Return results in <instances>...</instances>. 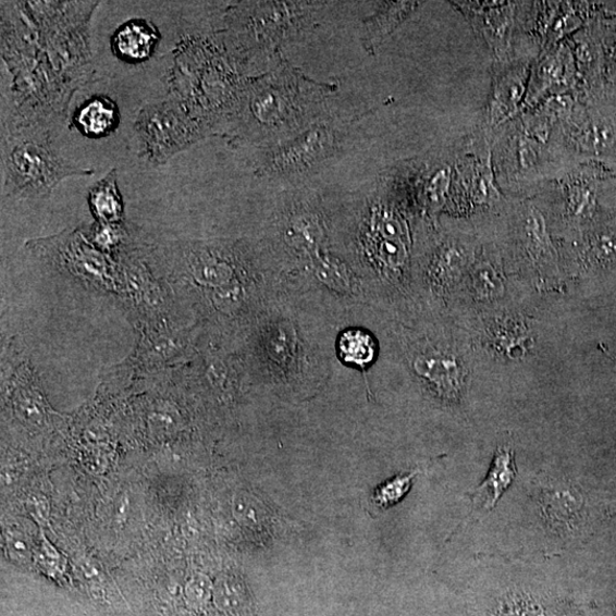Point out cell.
<instances>
[{"label":"cell","mask_w":616,"mask_h":616,"mask_svg":"<svg viewBox=\"0 0 616 616\" xmlns=\"http://www.w3.org/2000/svg\"><path fill=\"white\" fill-rule=\"evenodd\" d=\"M297 303V296H275L235 347L251 384L282 395L307 396L327 382L330 352L298 317Z\"/></svg>","instance_id":"6da1fadb"},{"label":"cell","mask_w":616,"mask_h":616,"mask_svg":"<svg viewBox=\"0 0 616 616\" xmlns=\"http://www.w3.org/2000/svg\"><path fill=\"white\" fill-rule=\"evenodd\" d=\"M148 256L187 318L199 301L236 284L263 280L275 284L267 257L243 241L164 242L151 244Z\"/></svg>","instance_id":"7a4b0ae2"},{"label":"cell","mask_w":616,"mask_h":616,"mask_svg":"<svg viewBox=\"0 0 616 616\" xmlns=\"http://www.w3.org/2000/svg\"><path fill=\"white\" fill-rule=\"evenodd\" d=\"M490 137L495 182L508 198H531L542 184L560 177L582 162L519 115Z\"/></svg>","instance_id":"3957f363"},{"label":"cell","mask_w":616,"mask_h":616,"mask_svg":"<svg viewBox=\"0 0 616 616\" xmlns=\"http://www.w3.org/2000/svg\"><path fill=\"white\" fill-rule=\"evenodd\" d=\"M54 133L42 127L4 131L2 160L8 197L49 198L64 180L94 175V170L78 168L59 152Z\"/></svg>","instance_id":"277c9868"},{"label":"cell","mask_w":616,"mask_h":616,"mask_svg":"<svg viewBox=\"0 0 616 616\" xmlns=\"http://www.w3.org/2000/svg\"><path fill=\"white\" fill-rule=\"evenodd\" d=\"M135 346L120 365L107 370L101 389L130 390L138 379L193 362L204 333L202 325L186 320L138 324Z\"/></svg>","instance_id":"5b68a950"},{"label":"cell","mask_w":616,"mask_h":616,"mask_svg":"<svg viewBox=\"0 0 616 616\" xmlns=\"http://www.w3.org/2000/svg\"><path fill=\"white\" fill-rule=\"evenodd\" d=\"M615 172L604 160H586L560 177L542 184L535 204L564 230L581 232L600 222L606 205L605 182Z\"/></svg>","instance_id":"8992f818"},{"label":"cell","mask_w":616,"mask_h":616,"mask_svg":"<svg viewBox=\"0 0 616 616\" xmlns=\"http://www.w3.org/2000/svg\"><path fill=\"white\" fill-rule=\"evenodd\" d=\"M25 248L40 262L76 280L86 289L113 298L120 289V263L89 242L84 226L30 239Z\"/></svg>","instance_id":"52a82bcc"},{"label":"cell","mask_w":616,"mask_h":616,"mask_svg":"<svg viewBox=\"0 0 616 616\" xmlns=\"http://www.w3.org/2000/svg\"><path fill=\"white\" fill-rule=\"evenodd\" d=\"M147 239L116 257L120 263V289L114 297L133 325L168 320H189L170 288L149 262Z\"/></svg>","instance_id":"ba28073f"},{"label":"cell","mask_w":616,"mask_h":616,"mask_svg":"<svg viewBox=\"0 0 616 616\" xmlns=\"http://www.w3.org/2000/svg\"><path fill=\"white\" fill-rule=\"evenodd\" d=\"M134 130L139 157L155 168L192 148L206 133L195 118L170 98L141 108Z\"/></svg>","instance_id":"9c48e42d"},{"label":"cell","mask_w":616,"mask_h":616,"mask_svg":"<svg viewBox=\"0 0 616 616\" xmlns=\"http://www.w3.org/2000/svg\"><path fill=\"white\" fill-rule=\"evenodd\" d=\"M2 390L13 418L22 428L40 432L52 424L54 414L44 395L38 373L16 337L3 342Z\"/></svg>","instance_id":"30bf717a"},{"label":"cell","mask_w":616,"mask_h":616,"mask_svg":"<svg viewBox=\"0 0 616 616\" xmlns=\"http://www.w3.org/2000/svg\"><path fill=\"white\" fill-rule=\"evenodd\" d=\"M455 9L486 46L493 62L516 60L520 2H455Z\"/></svg>","instance_id":"8fae6325"},{"label":"cell","mask_w":616,"mask_h":616,"mask_svg":"<svg viewBox=\"0 0 616 616\" xmlns=\"http://www.w3.org/2000/svg\"><path fill=\"white\" fill-rule=\"evenodd\" d=\"M576 59L567 40L544 49L533 62L528 91L519 113L567 93H577Z\"/></svg>","instance_id":"7c38bea8"},{"label":"cell","mask_w":616,"mask_h":616,"mask_svg":"<svg viewBox=\"0 0 616 616\" xmlns=\"http://www.w3.org/2000/svg\"><path fill=\"white\" fill-rule=\"evenodd\" d=\"M532 64L533 61L529 60L506 63L492 61L485 108V131L489 136L519 114L528 91Z\"/></svg>","instance_id":"4fadbf2b"},{"label":"cell","mask_w":616,"mask_h":616,"mask_svg":"<svg viewBox=\"0 0 616 616\" xmlns=\"http://www.w3.org/2000/svg\"><path fill=\"white\" fill-rule=\"evenodd\" d=\"M410 368L419 381L439 398L455 402L466 385L465 366L453 352L428 345L416 349Z\"/></svg>","instance_id":"5bb4252c"},{"label":"cell","mask_w":616,"mask_h":616,"mask_svg":"<svg viewBox=\"0 0 616 616\" xmlns=\"http://www.w3.org/2000/svg\"><path fill=\"white\" fill-rule=\"evenodd\" d=\"M161 35L152 22L145 19L130 20L111 36L113 56L128 64L149 61L157 51Z\"/></svg>","instance_id":"9a60e30c"},{"label":"cell","mask_w":616,"mask_h":616,"mask_svg":"<svg viewBox=\"0 0 616 616\" xmlns=\"http://www.w3.org/2000/svg\"><path fill=\"white\" fill-rule=\"evenodd\" d=\"M470 256L467 242L459 238H445L440 242L424 264V279L434 292H444L459 278Z\"/></svg>","instance_id":"2e32d148"},{"label":"cell","mask_w":616,"mask_h":616,"mask_svg":"<svg viewBox=\"0 0 616 616\" xmlns=\"http://www.w3.org/2000/svg\"><path fill=\"white\" fill-rule=\"evenodd\" d=\"M122 121L120 107L107 95H94L74 113L73 123L77 131L90 139L112 135Z\"/></svg>","instance_id":"e0dca14e"},{"label":"cell","mask_w":616,"mask_h":616,"mask_svg":"<svg viewBox=\"0 0 616 616\" xmlns=\"http://www.w3.org/2000/svg\"><path fill=\"white\" fill-rule=\"evenodd\" d=\"M87 204L94 222L118 224L126 222L125 201L118 184V171L113 169L102 180L91 185Z\"/></svg>","instance_id":"ac0fdd59"},{"label":"cell","mask_w":616,"mask_h":616,"mask_svg":"<svg viewBox=\"0 0 616 616\" xmlns=\"http://www.w3.org/2000/svg\"><path fill=\"white\" fill-rule=\"evenodd\" d=\"M516 478V465L513 449L502 446L496 449L488 477L473 494V500L481 502L490 510L500 502L502 495Z\"/></svg>","instance_id":"d6986e66"},{"label":"cell","mask_w":616,"mask_h":616,"mask_svg":"<svg viewBox=\"0 0 616 616\" xmlns=\"http://www.w3.org/2000/svg\"><path fill=\"white\" fill-rule=\"evenodd\" d=\"M89 242L101 251L116 258L128 248L144 242L146 236L140 229L127 221L118 224L94 222L84 226Z\"/></svg>","instance_id":"ffe728a7"},{"label":"cell","mask_w":616,"mask_h":616,"mask_svg":"<svg viewBox=\"0 0 616 616\" xmlns=\"http://www.w3.org/2000/svg\"><path fill=\"white\" fill-rule=\"evenodd\" d=\"M581 233L579 254L590 263L608 267L616 264V225L597 222Z\"/></svg>","instance_id":"44dd1931"},{"label":"cell","mask_w":616,"mask_h":616,"mask_svg":"<svg viewBox=\"0 0 616 616\" xmlns=\"http://www.w3.org/2000/svg\"><path fill=\"white\" fill-rule=\"evenodd\" d=\"M337 352L345 364L366 371L375 359L377 343L365 329L348 328L338 337Z\"/></svg>","instance_id":"7402d4cb"},{"label":"cell","mask_w":616,"mask_h":616,"mask_svg":"<svg viewBox=\"0 0 616 616\" xmlns=\"http://www.w3.org/2000/svg\"><path fill=\"white\" fill-rule=\"evenodd\" d=\"M592 23L602 45L605 85L614 84L616 83V14L605 10L604 14Z\"/></svg>","instance_id":"603a6c76"},{"label":"cell","mask_w":616,"mask_h":616,"mask_svg":"<svg viewBox=\"0 0 616 616\" xmlns=\"http://www.w3.org/2000/svg\"><path fill=\"white\" fill-rule=\"evenodd\" d=\"M233 514L242 526L249 529L263 527L268 519L263 504L247 492H239L234 495Z\"/></svg>","instance_id":"cb8c5ba5"},{"label":"cell","mask_w":616,"mask_h":616,"mask_svg":"<svg viewBox=\"0 0 616 616\" xmlns=\"http://www.w3.org/2000/svg\"><path fill=\"white\" fill-rule=\"evenodd\" d=\"M472 288L481 298H497L504 294L505 286L502 274L489 260H482L472 274Z\"/></svg>","instance_id":"d4e9b609"},{"label":"cell","mask_w":616,"mask_h":616,"mask_svg":"<svg viewBox=\"0 0 616 616\" xmlns=\"http://www.w3.org/2000/svg\"><path fill=\"white\" fill-rule=\"evenodd\" d=\"M415 476L416 472L410 473L408 477H397L382 485L373 494V503L382 508H387L397 504L410 490Z\"/></svg>","instance_id":"484cf974"},{"label":"cell","mask_w":616,"mask_h":616,"mask_svg":"<svg viewBox=\"0 0 616 616\" xmlns=\"http://www.w3.org/2000/svg\"><path fill=\"white\" fill-rule=\"evenodd\" d=\"M496 616H547L543 607L527 595L508 596L497 607Z\"/></svg>","instance_id":"4316f807"},{"label":"cell","mask_w":616,"mask_h":616,"mask_svg":"<svg viewBox=\"0 0 616 616\" xmlns=\"http://www.w3.org/2000/svg\"><path fill=\"white\" fill-rule=\"evenodd\" d=\"M210 591V582L204 577H195L186 584V596L195 603L204 602Z\"/></svg>","instance_id":"83f0119b"},{"label":"cell","mask_w":616,"mask_h":616,"mask_svg":"<svg viewBox=\"0 0 616 616\" xmlns=\"http://www.w3.org/2000/svg\"><path fill=\"white\" fill-rule=\"evenodd\" d=\"M590 101H595L602 104L613 116V120L616 123V83L605 85L602 91Z\"/></svg>","instance_id":"f1b7e54d"},{"label":"cell","mask_w":616,"mask_h":616,"mask_svg":"<svg viewBox=\"0 0 616 616\" xmlns=\"http://www.w3.org/2000/svg\"><path fill=\"white\" fill-rule=\"evenodd\" d=\"M32 509L34 515L38 516L39 518H46L49 515V505L44 500V497H33L30 501Z\"/></svg>","instance_id":"f546056e"}]
</instances>
